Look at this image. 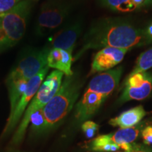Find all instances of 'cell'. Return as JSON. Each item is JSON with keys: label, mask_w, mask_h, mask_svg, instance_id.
Segmentation results:
<instances>
[{"label": "cell", "mask_w": 152, "mask_h": 152, "mask_svg": "<svg viewBox=\"0 0 152 152\" xmlns=\"http://www.w3.org/2000/svg\"><path fill=\"white\" fill-rule=\"evenodd\" d=\"M48 70L49 67L47 66V67L43 68L41 71H39L37 75L28 80L27 88H26L20 99L19 100L14 112L12 114L9 115L7 126L4 129V133L8 132L9 131L12 130L17 125V123H18L20 117L26 110V106L32 100V99L35 96L36 93L40 87L43 80L46 76L47 72H48Z\"/></svg>", "instance_id": "ba28073f"}, {"label": "cell", "mask_w": 152, "mask_h": 152, "mask_svg": "<svg viewBox=\"0 0 152 152\" xmlns=\"http://www.w3.org/2000/svg\"><path fill=\"white\" fill-rule=\"evenodd\" d=\"M81 31L82 27L79 23L68 26L49 39L48 47L50 49H64L72 54Z\"/></svg>", "instance_id": "8fae6325"}, {"label": "cell", "mask_w": 152, "mask_h": 152, "mask_svg": "<svg viewBox=\"0 0 152 152\" xmlns=\"http://www.w3.org/2000/svg\"><path fill=\"white\" fill-rule=\"evenodd\" d=\"M128 49L106 47L96 53L93 58L89 75L109 71L122 61Z\"/></svg>", "instance_id": "9c48e42d"}, {"label": "cell", "mask_w": 152, "mask_h": 152, "mask_svg": "<svg viewBox=\"0 0 152 152\" xmlns=\"http://www.w3.org/2000/svg\"><path fill=\"white\" fill-rule=\"evenodd\" d=\"M152 41L145 29L135 26L128 20L121 18H105L94 22L83 42L80 50L75 55L77 59L88 50L106 47L130 49L149 45Z\"/></svg>", "instance_id": "6da1fadb"}, {"label": "cell", "mask_w": 152, "mask_h": 152, "mask_svg": "<svg viewBox=\"0 0 152 152\" xmlns=\"http://www.w3.org/2000/svg\"><path fill=\"white\" fill-rule=\"evenodd\" d=\"M122 73V66L102 72L91 80L87 90L108 97L118 85Z\"/></svg>", "instance_id": "30bf717a"}, {"label": "cell", "mask_w": 152, "mask_h": 152, "mask_svg": "<svg viewBox=\"0 0 152 152\" xmlns=\"http://www.w3.org/2000/svg\"><path fill=\"white\" fill-rule=\"evenodd\" d=\"M83 84L77 75L66 77L58 92L42 109L47 128L61 122L71 111L78 98Z\"/></svg>", "instance_id": "7a4b0ae2"}, {"label": "cell", "mask_w": 152, "mask_h": 152, "mask_svg": "<svg viewBox=\"0 0 152 152\" xmlns=\"http://www.w3.org/2000/svg\"><path fill=\"white\" fill-rule=\"evenodd\" d=\"M31 7L30 0H22L0 15V52L14 47L23 37Z\"/></svg>", "instance_id": "3957f363"}, {"label": "cell", "mask_w": 152, "mask_h": 152, "mask_svg": "<svg viewBox=\"0 0 152 152\" xmlns=\"http://www.w3.org/2000/svg\"><path fill=\"white\" fill-rule=\"evenodd\" d=\"M102 7L120 13L133 12L152 7V0H97Z\"/></svg>", "instance_id": "5bb4252c"}, {"label": "cell", "mask_w": 152, "mask_h": 152, "mask_svg": "<svg viewBox=\"0 0 152 152\" xmlns=\"http://www.w3.org/2000/svg\"><path fill=\"white\" fill-rule=\"evenodd\" d=\"M147 112L142 106H138L128 111H124L118 116L109 121V124L121 128H128L138 124L145 116Z\"/></svg>", "instance_id": "9a60e30c"}, {"label": "cell", "mask_w": 152, "mask_h": 152, "mask_svg": "<svg viewBox=\"0 0 152 152\" xmlns=\"http://www.w3.org/2000/svg\"><path fill=\"white\" fill-rule=\"evenodd\" d=\"M142 138L144 143L147 145L152 144V126H147L142 130Z\"/></svg>", "instance_id": "603a6c76"}, {"label": "cell", "mask_w": 152, "mask_h": 152, "mask_svg": "<svg viewBox=\"0 0 152 152\" xmlns=\"http://www.w3.org/2000/svg\"><path fill=\"white\" fill-rule=\"evenodd\" d=\"M152 68V47L142 52L137 59L131 73L145 72Z\"/></svg>", "instance_id": "d6986e66"}, {"label": "cell", "mask_w": 152, "mask_h": 152, "mask_svg": "<svg viewBox=\"0 0 152 152\" xmlns=\"http://www.w3.org/2000/svg\"><path fill=\"white\" fill-rule=\"evenodd\" d=\"M146 33L149 38L152 41V23H151L147 28H145Z\"/></svg>", "instance_id": "d4e9b609"}, {"label": "cell", "mask_w": 152, "mask_h": 152, "mask_svg": "<svg viewBox=\"0 0 152 152\" xmlns=\"http://www.w3.org/2000/svg\"><path fill=\"white\" fill-rule=\"evenodd\" d=\"M28 82V80H26L7 81L9 92V98H10V115L14 112L19 100L20 99L26 88H27Z\"/></svg>", "instance_id": "e0dca14e"}, {"label": "cell", "mask_w": 152, "mask_h": 152, "mask_svg": "<svg viewBox=\"0 0 152 152\" xmlns=\"http://www.w3.org/2000/svg\"><path fill=\"white\" fill-rule=\"evenodd\" d=\"M129 152H152V151L146 147L132 143V149Z\"/></svg>", "instance_id": "cb8c5ba5"}, {"label": "cell", "mask_w": 152, "mask_h": 152, "mask_svg": "<svg viewBox=\"0 0 152 152\" xmlns=\"http://www.w3.org/2000/svg\"><path fill=\"white\" fill-rule=\"evenodd\" d=\"M30 122L31 123L32 127L37 130L47 128L46 119L43 113L42 109L37 110L32 114L30 118Z\"/></svg>", "instance_id": "ffe728a7"}, {"label": "cell", "mask_w": 152, "mask_h": 152, "mask_svg": "<svg viewBox=\"0 0 152 152\" xmlns=\"http://www.w3.org/2000/svg\"><path fill=\"white\" fill-rule=\"evenodd\" d=\"M73 58L72 54L61 49H52L47 56V66L62 72L66 77L73 75L71 69Z\"/></svg>", "instance_id": "4fadbf2b"}, {"label": "cell", "mask_w": 152, "mask_h": 152, "mask_svg": "<svg viewBox=\"0 0 152 152\" xmlns=\"http://www.w3.org/2000/svg\"><path fill=\"white\" fill-rule=\"evenodd\" d=\"M106 98L104 95L87 90L76 106L75 118L77 121H83L92 117Z\"/></svg>", "instance_id": "7c38bea8"}, {"label": "cell", "mask_w": 152, "mask_h": 152, "mask_svg": "<svg viewBox=\"0 0 152 152\" xmlns=\"http://www.w3.org/2000/svg\"><path fill=\"white\" fill-rule=\"evenodd\" d=\"M82 130L85 133L87 138L91 139L94 137L99 130V125L94 122L91 121H87L82 125Z\"/></svg>", "instance_id": "44dd1931"}, {"label": "cell", "mask_w": 152, "mask_h": 152, "mask_svg": "<svg viewBox=\"0 0 152 152\" xmlns=\"http://www.w3.org/2000/svg\"><path fill=\"white\" fill-rule=\"evenodd\" d=\"M118 152H121V151H118ZM124 152H126V151H124Z\"/></svg>", "instance_id": "484cf974"}, {"label": "cell", "mask_w": 152, "mask_h": 152, "mask_svg": "<svg viewBox=\"0 0 152 152\" xmlns=\"http://www.w3.org/2000/svg\"><path fill=\"white\" fill-rule=\"evenodd\" d=\"M51 49L48 47L42 49H30L23 54L11 70L7 81L26 80L37 75L47 66V56Z\"/></svg>", "instance_id": "5b68a950"}, {"label": "cell", "mask_w": 152, "mask_h": 152, "mask_svg": "<svg viewBox=\"0 0 152 152\" xmlns=\"http://www.w3.org/2000/svg\"><path fill=\"white\" fill-rule=\"evenodd\" d=\"M63 75L64 73L62 72L57 70L53 71L47 76L45 82L42 83L40 87L32 99L29 107L26 110L23 118L15 134L14 137L15 142H18L23 138L28 125L30 123V118L32 114L37 110L43 109L58 92L61 85Z\"/></svg>", "instance_id": "277c9868"}, {"label": "cell", "mask_w": 152, "mask_h": 152, "mask_svg": "<svg viewBox=\"0 0 152 152\" xmlns=\"http://www.w3.org/2000/svg\"><path fill=\"white\" fill-rule=\"evenodd\" d=\"M140 127L121 128L113 134H109L111 141L119 146L125 151L129 152L132 149L133 142L137 138Z\"/></svg>", "instance_id": "2e32d148"}, {"label": "cell", "mask_w": 152, "mask_h": 152, "mask_svg": "<svg viewBox=\"0 0 152 152\" xmlns=\"http://www.w3.org/2000/svg\"><path fill=\"white\" fill-rule=\"evenodd\" d=\"M70 10L71 6L64 1L50 0L44 3L37 19V33L43 36L56 29L65 20Z\"/></svg>", "instance_id": "8992f818"}, {"label": "cell", "mask_w": 152, "mask_h": 152, "mask_svg": "<svg viewBox=\"0 0 152 152\" xmlns=\"http://www.w3.org/2000/svg\"><path fill=\"white\" fill-rule=\"evenodd\" d=\"M91 149L96 152H113L118 151L121 148L118 144L111 142L109 134H103L93 140Z\"/></svg>", "instance_id": "ac0fdd59"}, {"label": "cell", "mask_w": 152, "mask_h": 152, "mask_svg": "<svg viewBox=\"0 0 152 152\" xmlns=\"http://www.w3.org/2000/svg\"><path fill=\"white\" fill-rule=\"evenodd\" d=\"M22 0H0V15L12 9Z\"/></svg>", "instance_id": "7402d4cb"}, {"label": "cell", "mask_w": 152, "mask_h": 152, "mask_svg": "<svg viewBox=\"0 0 152 152\" xmlns=\"http://www.w3.org/2000/svg\"><path fill=\"white\" fill-rule=\"evenodd\" d=\"M152 92V73L148 72L130 73L124 83L119 102L145 99Z\"/></svg>", "instance_id": "52a82bcc"}]
</instances>
